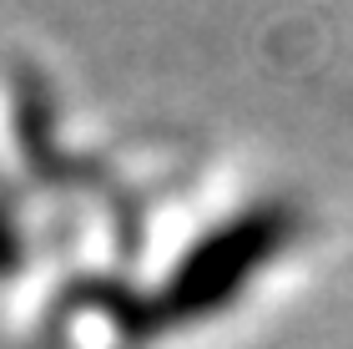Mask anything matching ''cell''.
Wrapping results in <instances>:
<instances>
[{"mask_svg": "<svg viewBox=\"0 0 353 349\" xmlns=\"http://www.w3.org/2000/svg\"><path fill=\"white\" fill-rule=\"evenodd\" d=\"M278 233H283V223L278 218H263V213L222 228L212 243H202L187 258V268L176 274V283L167 289L172 294L167 314L172 319H192V314H207V309H217L222 299H232L237 283L268 258V248H278Z\"/></svg>", "mask_w": 353, "mask_h": 349, "instance_id": "cell-1", "label": "cell"}]
</instances>
